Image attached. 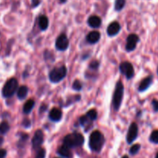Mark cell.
<instances>
[{"instance_id": "cell-19", "label": "cell", "mask_w": 158, "mask_h": 158, "mask_svg": "<svg viewBox=\"0 0 158 158\" xmlns=\"http://www.w3.org/2000/svg\"><path fill=\"white\" fill-rule=\"evenodd\" d=\"M28 87L26 86H22L19 88L18 91H17V97L19 100H24L28 94Z\"/></svg>"}, {"instance_id": "cell-31", "label": "cell", "mask_w": 158, "mask_h": 158, "mask_svg": "<svg viewBox=\"0 0 158 158\" xmlns=\"http://www.w3.org/2000/svg\"><path fill=\"white\" fill-rule=\"evenodd\" d=\"M7 154V151L5 149H0V158H5Z\"/></svg>"}, {"instance_id": "cell-21", "label": "cell", "mask_w": 158, "mask_h": 158, "mask_svg": "<svg viewBox=\"0 0 158 158\" xmlns=\"http://www.w3.org/2000/svg\"><path fill=\"white\" fill-rule=\"evenodd\" d=\"M126 4V0H116L114 8L116 11H120L123 9Z\"/></svg>"}, {"instance_id": "cell-13", "label": "cell", "mask_w": 158, "mask_h": 158, "mask_svg": "<svg viewBox=\"0 0 158 158\" xmlns=\"http://www.w3.org/2000/svg\"><path fill=\"white\" fill-rule=\"evenodd\" d=\"M63 113L58 108H52L49 112V119L53 122H58L62 119Z\"/></svg>"}, {"instance_id": "cell-1", "label": "cell", "mask_w": 158, "mask_h": 158, "mask_svg": "<svg viewBox=\"0 0 158 158\" xmlns=\"http://www.w3.org/2000/svg\"><path fill=\"white\" fill-rule=\"evenodd\" d=\"M105 143L104 136L101 132L95 131L90 134L89 139V146L94 152H100Z\"/></svg>"}, {"instance_id": "cell-18", "label": "cell", "mask_w": 158, "mask_h": 158, "mask_svg": "<svg viewBox=\"0 0 158 158\" xmlns=\"http://www.w3.org/2000/svg\"><path fill=\"white\" fill-rule=\"evenodd\" d=\"M34 106H35V101L33 100H27L23 106V113H25L26 114H29L33 109Z\"/></svg>"}, {"instance_id": "cell-26", "label": "cell", "mask_w": 158, "mask_h": 158, "mask_svg": "<svg viewBox=\"0 0 158 158\" xmlns=\"http://www.w3.org/2000/svg\"><path fill=\"white\" fill-rule=\"evenodd\" d=\"M73 88L75 90L77 91H80L82 89V83L80 80H75L73 83Z\"/></svg>"}, {"instance_id": "cell-14", "label": "cell", "mask_w": 158, "mask_h": 158, "mask_svg": "<svg viewBox=\"0 0 158 158\" xmlns=\"http://www.w3.org/2000/svg\"><path fill=\"white\" fill-rule=\"evenodd\" d=\"M100 40V33L97 31L90 32L86 36V40L90 44H95Z\"/></svg>"}, {"instance_id": "cell-30", "label": "cell", "mask_w": 158, "mask_h": 158, "mask_svg": "<svg viewBox=\"0 0 158 158\" xmlns=\"http://www.w3.org/2000/svg\"><path fill=\"white\" fill-rule=\"evenodd\" d=\"M153 106H154V110L155 112H158V100H154L152 101Z\"/></svg>"}, {"instance_id": "cell-17", "label": "cell", "mask_w": 158, "mask_h": 158, "mask_svg": "<svg viewBox=\"0 0 158 158\" xmlns=\"http://www.w3.org/2000/svg\"><path fill=\"white\" fill-rule=\"evenodd\" d=\"M39 26L40 29L45 31L49 26V19L46 15H41L39 19Z\"/></svg>"}, {"instance_id": "cell-10", "label": "cell", "mask_w": 158, "mask_h": 158, "mask_svg": "<svg viewBox=\"0 0 158 158\" xmlns=\"http://www.w3.org/2000/svg\"><path fill=\"white\" fill-rule=\"evenodd\" d=\"M43 139H44V136H43V131L41 130H37L32 140V144L33 149H37V148L41 146L42 143H43Z\"/></svg>"}, {"instance_id": "cell-5", "label": "cell", "mask_w": 158, "mask_h": 158, "mask_svg": "<svg viewBox=\"0 0 158 158\" xmlns=\"http://www.w3.org/2000/svg\"><path fill=\"white\" fill-rule=\"evenodd\" d=\"M18 81L15 78H11L5 83L2 90V96L6 98L12 97L18 89Z\"/></svg>"}, {"instance_id": "cell-36", "label": "cell", "mask_w": 158, "mask_h": 158, "mask_svg": "<svg viewBox=\"0 0 158 158\" xmlns=\"http://www.w3.org/2000/svg\"><path fill=\"white\" fill-rule=\"evenodd\" d=\"M155 158H158V153L157 154V155H156V157Z\"/></svg>"}, {"instance_id": "cell-7", "label": "cell", "mask_w": 158, "mask_h": 158, "mask_svg": "<svg viewBox=\"0 0 158 158\" xmlns=\"http://www.w3.org/2000/svg\"><path fill=\"white\" fill-rule=\"evenodd\" d=\"M69 45V42L66 34H60L58 38L56 39V49L60 51H65L68 49Z\"/></svg>"}, {"instance_id": "cell-35", "label": "cell", "mask_w": 158, "mask_h": 158, "mask_svg": "<svg viewBox=\"0 0 158 158\" xmlns=\"http://www.w3.org/2000/svg\"><path fill=\"white\" fill-rule=\"evenodd\" d=\"M122 158H129V157H128V156H127V155H124V156H123V157H122Z\"/></svg>"}, {"instance_id": "cell-9", "label": "cell", "mask_w": 158, "mask_h": 158, "mask_svg": "<svg viewBox=\"0 0 158 158\" xmlns=\"http://www.w3.org/2000/svg\"><path fill=\"white\" fill-rule=\"evenodd\" d=\"M139 42L138 35L136 34H131L128 35L127 38V44H126V49L128 52L134 50L137 46V43Z\"/></svg>"}, {"instance_id": "cell-27", "label": "cell", "mask_w": 158, "mask_h": 158, "mask_svg": "<svg viewBox=\"0 0 158 158\" xmlns=\"http://www.w3.org/2000/svg\"><path fill=\"white\" fill-rule=\"evenodd\" d=\"M45 157H46V150L41 148L38 151L35 158H45Z\"/></svg>"}, {"instance_id": "cell-33", "label": "cell", "mask_w": 158, "mask_h": 158, "mask_svg": "<svg viewBox=\"0 0 158 158\" xmlns=\"http://www.w3.org/2000/svg\"><path fill=\"white\" fill-rule=\"evenodd\" d=\"M3 141H4V140H3V138H2V137H0V146H1V145L2 144Z\"/></svg>"}, {"instance_id": "cell-25", "label": "cell", "mask_w": 158, "mask_h": 158, "mask_svg": "<svg viewBox=\"0 0 158 158\" xmlns=\"http://www.w3.org/2000/svg\"><path fill=\"white\" fill-rule=\"evenodd\" d=\"M140 149V145L135 144L134 145V146L131 147V149H130V153H131V154H132V155H134V154H137V153L139 152Z\"/></svg>"}, {"instance_id": "cell-4", "label": "cell", "mask_w": 158, "mask_h": 158, "mask_svg": "<svg viewBox=\"0 0 158 158\" xmlns=\"http://www.w3.org/2000/svg\"><path fill=\"white\" fill-rule=\"evenodd\" d=\"M67 74V69L65 66L52 69L49 74V79L52 83H56L63 80Z\"/></svg>"}, {"instance_id": "cell-11", "label": "cell", "mask_w": 158, "mask_h": 158, "mask_svg": "<svg viewBox=\"0 0 158 158\" xmlns=\"http://www.w3.org/2000/svg\"><path fill=\"white\" fill-rule=\"evenodd\" d=\"M120 30V24H119L117 22H113L112 23H110V24L108 26L106 32H107L108 35H110V36H114V35H116L117 34H118Z\"/></svg>"}, {"instance_id": "cell-2", "label": "cell", "mask_w": 158, "mask_h": 158, "mask_svg": "<svg viewBox=\"0 0 158 158\" xmlns=\"http://www.w3.org/2000/svg\"><path fill=\"white\" fill-rule=\"evenodd\" d=\"M84 143V137L81 134L73 133L68 134L63 139V144L69 148H78L82 146Z\"/></svg>"}, {"instance_id": "cell-23", "label": "cell", "mask_w": 158, "mask_h": 158, "mask_svg": "<svg viewBox=\"0 0 158 158\" xmlns=\"http://www.w3.org/2000/svg\"><path fill=\"white\" fill-rule=\"evenodd\" d=\"M150 140L154 143H158V131H154L150 136Z\"/></svg>"}, {"instance_id": "cell-22", "label": "cell", "mask_w": 158, "mask_h": 158, "mask_svg": "<svg viewBox=\"0 0 158 158\" xmlns=\"http://www.w3.org/2000/svg\"><path fill=\"white\" fill-rule=\"evenodd\" d=\"M9 131V125L7 122L4 121L0 123V134H6Z\"/></svg>"}, {"instance_id": "cell-8", "label": "cell", "mask_w": 158, "mask_h": 158, "mask_svg": "<svg viewBox=\"0 0 158 158\" xmlns=\"http://www.w3.org/2000/svg\"><path fill=\"white\" fill-rule=\"evenodd\" d=\"M138 135V127L136 123H132L128 130L127 135V141L128 143H132L137 139Z\"/></svg>"}, {"instance_id": "cell-20", "label": "cell", "mask_w": 158, "mask_h": 158, "mask_svg": "<svg viewBox=\"0 0 158 158\" xmlns=\"http://www.w3.org/2000/svg\"><path fill=\"white\" fill-rule=\"evenodd\" d=\"M79 121H80V123L82 125V126L86 127L88 124H89V123H90L91 122H93V120H91V119L89 118V117L86 114V115H84V116H83V117H80Z\"/></svg>"}, {"instance_id": "cell-16", "label": "cell", "mask_w": 158, "mask_h": 158, "mask_svg": "<svg viewBox=\"0 0 158 158\" xmlns=\"http://www.w3.org/2000/svg\"><path fill=\"white\" fill-rule=\"evenodd\" d=\"M59 155H60L61 157H65V158H72L73 157V154L70 151V148H68V147L65 146L64 144L62 147H60V148L57 151Z\"/></svg>"}, {"instance_id": "cell-34", "label": "cell", "mask_w": 158, "mask_h": 158, "mask_svg": "<svg viewBox=\"0 0 158 158\" xmlns=\"http://www.w3.org/2000/svg\"><path fill=\"white\" fill-rule=\"evenodd\" d=\"M60 2H62V3H65L66 2V0H60Z\"/></svg>"}, {"instance_id": "cell-12", "label": "cell", "mask_w": 158, "mask_h": 158, "mask_svg": "<svg viewBox=\"0 0 158 158\" xmlns=\"http://www.w3.org/2000/svg\"><path fill=\"white\" fill-rule=\"evenodd\" d=\"M153 82V77L152 76H149V77H146L143 79L140 83V86L138 87L139 92H143L146 89H148L150 87Z\"/></svg>"}, {"instance_id": "cell-15", "label": "cell", "mask_w": 158, "mask_h": 158, "mask_svg": "<svg viewBox=\"0 0 158 158\" xmlns=\"http://www.w3.org/2000/svg\"><path fill=\"white\" fill-rule=\"evenodd\" d=\"M88 24L90 27L97 29L101 26V19L97 15H91L89 19H88Z\"/></svg>"}, {"instance_id": "cell-6", "label": "cell", "mask_w": 158, "mask_h": 158, "mask_svg": "<svg viewBox=\"0 0 158 158\" xmlns=\"http://www.w3.org/2000/svg\"><path fill=\"white\" fill-rule=\"evenodd\" d=\"M120 71L123 75L130 80L134 76V69L132 64L129 62H123L120 65Z\"/></svg>"}, {"instance_id": "cell-32", "label": "cell", "mask_w": 158, "mask_h": 158, "mask_svg": "<svg viewBox=\"0 0 158 158\" xmlns=\"http://www.w3.org/2000/svg\"><path fill=\"white\" fill-rule=\"evenodd\" d=\"M32 3L33 6H37L40 4V0H32Z\"/></svg>"}, {"instance_id": "cell-29", "label": "cell", "mask_w": 158, "mask_h": 158, "mask_svg": "<svg viewBox=\"0 0 158 158\" xmlns=\"http://www.w3.org/2000/svg\"><path fill=\"white\" fill-rule=\"evenodd\" d=\"M23 126H24L26 128L29 127L31 126V122H30V120H28V119H25V120H23Z\"/></svg>"}, {"instance_id": "cell-37", "label": "cell", "mask_w": 158, "mask_h": 158, "mask_svg": "<svg viewBox=\"0 0 158 158\" xmlns=\"http://www.w3.org/2000/svg\"><path fill=\"white\" fill-rule=\"evenodd\" d=\"M157 74H158V68H157Z\"/></svg>"}, {"instance_id": "cell-3", "label": "cell", "mask_w": 158, "mask_h": 158, "mask_svg": "<svg viewBox=\"0 0 158 158\" xmlns=\"http://www.w3.org/2000/svg\"><path fill=\"white\" fill-rule=\"evenodd\" d=\"M123 90H124V87H123V83L120 81H118L116 84L115 91H114L112 101L113 106H114V110L116 111H118L120 106H121L122 100H123Z\"/></svg>"}, {"instance_id": "cell-24", "label": "cell", "mask_w": 158, "mask_h": 158, "mask_svg": "<svg viewBox=\"0 0 158 158\" xmlns=\"http://www.w3.org/2000/svg\"><path fill=\"white\" fill-rule=\"evenodd\" d=\"M86 115H87L93 121L97 118V112L95 110H89L86 113Z\"/></svg>"}, {"instance_id": "cell-28", "label": "cell", "mask_w": 158, "mask_h": 158, "mask_svg": "<svg viewBox=\"0 0 158 158\" xmlns=\"http://www.w3.org/2000/svg\"><path fill=\"white\" fill-rule=\"evenodd\" d=\"M99 65H100V63H99L98 61H93L89 64V68L93 69H97L99 68Z\"/></svg>"}]
</instances>
